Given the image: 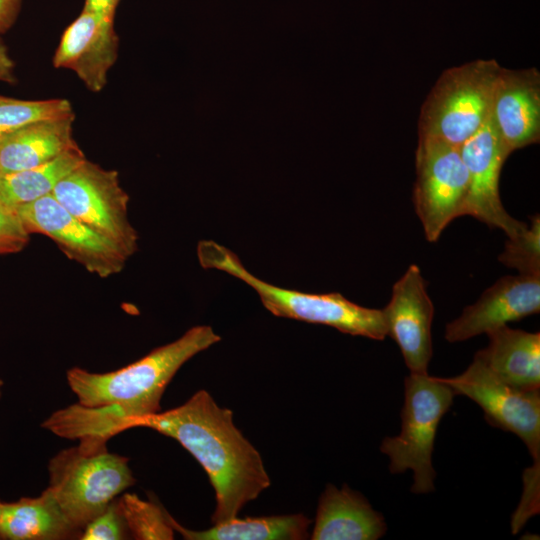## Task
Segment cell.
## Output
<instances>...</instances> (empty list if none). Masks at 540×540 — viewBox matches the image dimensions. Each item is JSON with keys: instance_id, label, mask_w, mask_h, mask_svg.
<instances>
[{"instance_id": "cell-1", "label": "cell", "mask_w": 540, "mask_h": 540, "mask_svg": "<svg viewBox=\"0 0 540 540\" xmlns=\"http://www.w3.org/2000/svg\"><path fill=\"white\" fill-rule=\"evenodd\" d=\"M136 427L173 438L203 467L215 492L213 524L237 517L271 485L260 453L235 426L232 410L220 407L206 390L178 407L125 419L119 433Z\"/></svg>"}, {"instance_id": "cell-2", "label": "cell", "mask_w": 540, "mask_h": 540, "mask_svg": "<svg viewBox=\"0 0 540 540\" xmlns=\"http://www.w3.org/2000/svg\"><path fill=\"white\" fill-rule=\"evenodd\" d=\"M220 340L212 327L194 326L175 341L157 347L115 371L95 373L73 367L67 371V383L79 405H117L127 411L129 417L126 419L156 413L160 411L161 398L177 371L196 354Z\"/></svg>"}, {"instance_id": "cell-3", "label": "cell", "mask_w": 540, "mask_h": 540, "mask_svg": "<svg viewBox=\"0 0 540 540\" xmlns=\"http://www.w3.org/2000/svg\"><path fill=\"white\" fill-rule=\"evenodd\" d=\"M197 257L204 269L226 272L248 284L274 316L322 324L374 340L387 336L382 310L360 306L337 292L313 294L269 284L250 273L234 252L212 240L199 241Z\"/></svg>"}, {"instance_id": "cell-4", "label": "cell", "mask_w": 540, "mask_h": 540, "mask_svg": "<svg viewBox=\"0 0 540 540\" xmlns=\"http://www.w3.org/2000/svg\"><path fill=\"white\" fill-rule=\"evenodd\" d=\"M107 442L96 437L80 439L78 445L58 452L48 465L47 489L80 533L136 481L129 459L111 453Z\"/></svg>"}, {"instance_id": "cell-5", "label": "cell", "mask_w": 540, "mask_h": 540, "mask_svg": "<svg viewBox=\"0 0 540 540\" xmlns=\"http://www.w3.org/2000/svg\"><path fill=\"white\" fill-rule=\"evenodd\" d=\"M501 66L478 59L443 71L426 97L419 117V140L459 148L489 119Z\"/></svg>"}, {"instance_id": "cell-6", "label": "cell", "mask_w": 540, "mask_h": 540, "mask_svg": "<svg viewBox=\"0 0 540 540\" xmlns=\"http://www.w3.org/2000/svg\"><path fill=\"white\" fill-rule=\"evenodd\" d=\"M404 386L400 433L383 439L380 450L390 459L391 473L413 471V493H429L434 490L436 476L432 465L436 432L455 393L439 377L429 376L427 372L410 373Z\"/></svg>"}, {"instance_id": "cell-7", "label": "cell", "mask_w": 540, "mask_h": 540, "mask_svg": "<svg viewBox=\"0 0 540 540\" xmlns=\"http://www.w3.org/2000/svg\"><path fill=\"white\" fill-rule=\"evenodd\" d=\"M53 197L75 218L117 246L128 258L138 249V233L128 217L129 196L116 170L85 159L62 178Z\"/></svg>"}, {"instance_id": "cell-8", "label": "cell", "mask_w": 540, "mask_h": 540, "mask_svg": "<svg viewBox=\"0 0 540 540\" xmlns=\"http://www.w3.org/2000/svg\"><path fill=\"white\" fill-rule=\"evenodd\" d=\"M413 202L426 239L438 240L443 230L463 216L468 172L459 148L419 140L415 157Z\"/></svg>"}, {"instance_id": "cell-9", "label": "cell", "mask_w": 540, "mask_h": 540, "mask_svg": "<svg viewBox=\"0 0 540 540\" xmlns=\"http://www.w3.org/2000/svg\"><path fill=\"white\" fill-rule=\"evenodd\" d=\"M440 380L455 395L476 402L490 425L516 434L533 458L530 468L540 472L539 390H522L501 381L475 357L462 374Z\"/></svg>"}, {"instance_id": "cell-10", "label": "cell", "mask_w": 540, "mask_h": 540, "mask_svg": "<svg viewBox=\"0 0 540 540\" xmlns=\"http://www.w3.org/2000/svg\"><path fill=\"white\" fill-rule=\"evenodd\" d=\"M16 210L30 235L50 238L67 258L100 278L120 273L129 259L117 246L69 213L52 194Z\"/></svg>"}, {"instance_id": "cell-11", "label": "cell", "mask_w": 540, "mask_h": 540, "mask_svg": "<svg viewBox=\"0 0 540 540\" xmlns=\"http://www.w3.org/2000/svg\"><path fill=\"white\" fill-rule=\"evenodd\" d=\"M459 150L468 172L463 216L469 215L490 227H497L509 239L522 235L528 225L510 216L500 199V173L510 153L502 144L490 116Z\"/></svg>"}, {"instance_id": "cell-12", "label": "cell", "mask_w": 540, "mask_h": 540, "mask_svg": "<svg viewBox=\"0 0 540 540\" xmlns=\"http://www.w3.org/2000/svg\"><path fill=\"white\" fill-rule=\"evenodd\" d=\"M382 313L387 335L399 346L410 373H426L433 354L434 308L416 264L410 265L393 285L391 299Z\"/></svg>"}, {"instance_id": "cell-13", "label": "cell", "mask_w": 540, "mask_h": 540, "mask_svg": "<svg viewBox=\"0 0 540 540\" xmlns=\"http://www.w3.org/2000/svg\"><path fill=\"white\" fill-rule=\"evenodd\" d=\"M540 310V276H505L447 324L445 339L461 342L521 320Z\"/></svg>"}, {"instance_id": "cell-14", "label": "cell", "mask_w": 540, "mask_h": 540, "mask_svg": "<svg viewBox=\"0 0 540 540\" xmlns=\"http://www.w3.org/2000/svg\"><path fill=\"white\" fill-rule=\"evenodd\" d=\"M490 120L507 151L540 140V73L501 66L493 89Z\"/></svg>"}, {"instance_id": "cell-15", "label": "cell", "mask_w": 540, "mask_h": 540, "mask_svg": "<svg viewBox=\"0 0 540 540\" xmlns=\"http://www.w3.org/2000/svg\"><path fill=\"white\" fill-rule=\"evenodd\" d=\"M118 46L114 18L83 9L64 31L53 65L72 70L90 91L100 92L117 60Z\"/></svg>"}, {"instance_id": "cell-16", "label": "cell", "mask_w": 540, "mask_h": 540, "mask_svg": "<svg viewBox=\"0 0 540 540\" xmlns=\"http://www.w3.org/2000/svg\"><path fill=\"white\" fill-rule=\"evenodd\" d=\"M387 529L384 517L346 484H328L318 502L312 540H377Z\"/></svg>"}, {"instance_id": "cell-17", "label": "cell", "mask_w": 540, "mask_h": 540, "mask_svg": "<svg viewBox=\"0 0 540 540\" xmlns=\"http://www.w3.org/2000/svg\"><path fill=\"white\" fill-rule=\"evenodd\" d=\"M487 335V347L474 357L501 381L522 390H539L540 333L504 325Z\"/></svg>"}, {"instance_id": "cell-18", "label": "cell", "mask_w": 540, "mask_h": 540, "mask_svg": "<svg viewBox=\"0 0 540 540\" xmlns=\"http://www.w3.org/2000/svg\"><path fill=\"white\" fill-rule=\"evenodd\" d=\"M74 118L38 121L1 135V175L43 164L78 147L72 133Z\"/></svg>"}, {"instance_id": "cell-19", "label": "cell", "mask_w": 540, "mask_h": 540, "mask_svg": "<svg viewBox=\"0 0 540 540\" xmlns=\"http://www.w3.org/2000/svg\"><path fill=\"white\" fill-rule=\"evenodd\" d=\"M80 535L47 488L39 496L4 503L0 539L63 540Z\"/></svg>"}, {"instance_id": "cell-20", "label": "cell", "mask_w": 540, "mask_h": 540, "mask_svg": "<svg viewBox=\"0 0 540 540\" xmlns=\"http://www.w3.org/2000/svg\"><path fill=\"white\" fill-rule=\"evenodd\" d=\"M174 531L187 540H304L312 521L302 513L262 517H235L213 524L206 530H191L180 525L170 514Z\"/></svg>"}, {"instance_id": "cell-21", "label": "cell", "mask_w": 540, "mask_h": 540, "mask_svg": "<svg viewBox=\"0 0 540 540\" xmlns=\"http://www.w3.org/2000/svg\"><path fill=\"white\" fill-rule=\"evenodd\" d=\"M86 159L78 147L43 164L0 175V200L10 207L52 194L58 182Z\"/></svg>"}, {"instance_id": "cell-22", "label": "cell", "mask_w": 540, "mask_h": 540, "mask_svg": "<svg viewBox=\"0 0 540 540\" xmlns=\"http://www.w3.org/2000/svg\"><path fill=\"white\" fill-rule=\"evenodd\" d=\"M130 537L138 540H170L174 529L169 513L158 503L140 499L134 493L117 497Z\"/></svg>"}, {"instance_id": "cell-23", "label": "cell", "mask_w": 540, "mask_h": 540, "mask_svg": "<svg viewBox=\"0 0 540 540\" xmlns=\"http://www.w3.org/2000/svg\"><path fill=\"white\" fill-rule=\"evenodd\" d=\"M75 116L66 99L19 100L0 95V136L29 124Z\"/></svg>"}, {"instance_id": "cell-24", "label": "cell", "mask_w": 540, "mask_h": 540, "mask_svg": "<svg viewBox=\"0 0 540 540\" xmlns=\"http://www.w3.org/2000/svg\"><path fill=\"white\" fill-rule=\"evenodd\" d=\"M531 226L515 239H508L499 260L520 274L540 276V219L531 218Z\"/></svg>"}, {"instance_id": "cell-25", "label": "cell", "mask_w": 540, "mask_h": 540, "mask_svg": "<svg viewBox=\"0 0 540 540\" xmlns=\"http://www.w3.org/2000/svg\"><path fill=\"white\" fill-rule=\"evenodd\" d=\"M129 538L131 537L116 498L85 525L79 539L122 540Z\"/></svg>"}, {"instance_id": "cell-26", "label": "cell", "mask_w": 540, "mask_h": 540, "mask_svg": "<svg viewBox=\"0 0 540 540\" xmlns=\"http://www.w3.org/2000/svg\"><path fill=\"white\" fill-rule=\"evenodd\" d=\"M29 240L17 210L0 200V256L21 252Z\"/></svg>"}, {"instance_id": "cell-27", "label": "cell", "mask_w": 540, "mask_h": 540, "mask_svg": "<svg viewBox=\"0 0 540 540\" xmlns=\"http://www.w3.org/2000/svg\"><path fill=\"white\" fill-rule=\"evenodd\" d=\"M22 0H0V34L6 32L14 24L21 7Z\"/></svg>"}, {"instance_id": "cell-28", "label": "cell", "mask_w": 540, "mask_h": 540, "mask_svg": "<svg viewBox=\"0 0 540 540\" xmlns=\"http://www.w3.org/2000/svg\"><path fill=\"white\" fill-rule=\"evenodd\" d=\"M119 0H85L83 9L114 18Z\"/></svg>"}, {"instance_id": "cell-29", "label": "cell", "mask_w": 540, "mask_h": 540, "mask_svg": "<svg viewBox=\"0 0 540 540\" xmlns=\"http://www.w3.org/2000/svg\"><path fill=\"white\" fill-rule=\"evenodd\" d=\"M0 81L14 83V62L8 54L7 47L0 38Z\"/></svg>"}, {"instance_id": "cell-30", "label": "cell", "mask_w": 540, "mask_h": 540, "mask_svg": "<svg viewBox=\"0 0 540 540\" xmlns=\"http://www.w3.org/2000/svg\"><path fill=\"white\" fill-rule=\"evenodd\" d=\"M3 506H4V503L0 502V518H1V515H2V511H3Z\"/></svg>"}, {"instance_id": "cell-31", "label": "cell", "mask_w": 540, "mask_h": 540, "mask_svg": "<svg viewBox=\"0 0 540 540\" xmlns=\"http://www.w3.org/2000/svg\"><path fill=\"white\" fill-rule=\"evenodd\" d=\"M2 386H3V381L0 379V397H1V393H2Z\"/></svg>"}, {"instance_id": "cell-32", "label": "cell", "mask_w": 540, "mask_h": 540, "mask_svg": "<svg viewBox=\"0 0 540 540\" xmlns=\"http://www.w3.org/2000/svg\"><path fill=\"white\" fill-rule=\"evenodd\" d=\"M0 175H1V171H0Z\"/></svg>"}]
</instances>
